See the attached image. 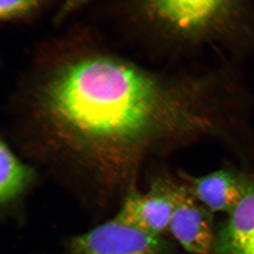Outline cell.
I'll return each instance as SVG.
<instances>
[{"mask_svg":"<svg viewBox=\"0 0 254 254\" xmlns=\"http://www.w3.org/2000/svg\"><path fill=\"white\" fill-rule=\"evenodd\" d=\"M46 95L50 115L78 144L120 165L151 148L222 141L235 109L228 78L208 63L161 73L88 58L64 68Z\"/></svg>","mask_w":254,"mask_h":254,"instance_id":"1","label":"cell"},{"mask_svg":"<svg viewBox=\"0 0 254 254\" xmlns=\"http://www.w3.org/2000/svg\"><path fill=\"white\" fill-rule=\"evenodd\" d=\"M143 11L171 67L198 63L208 51L242 63L254 58V1L151 0Z\"/></svg>","mask_w":254,"mask_h":254,"instance_id":"2","label":"cell"},{"mask_svg":"<svg viewBox=\"0 0 254 254\" xmlns=\"http://www.w3.org/2000/svg\"><path fill=\"white\" fill-rule=\"evenodd\" d=\"M70 254H175L163 236L148 235L116 220L74 237Z\"/></svg>","mask_w":254,"mask_h":254,"instance_id":"3","label":"cell"},{"mask_svg":"<svg viewBox=\"0 0 254 254\" xmlns=\"http://www.w3.org/2000/svg\"><path fill=\"white\" fill-rule=\"evenodd\" d=\"M176 182L158 177L145 193L130 190L115 220L153 236L162 237L169 229Z\"/></svg>","mask_w":254,"mask_h":254,"instance_id":"4","label":"cell"},{"mask_svg":"<svg viewBox=\"0 0 254 254\" xmlns=\"http://www.w3.org/2000/svg\"><path fill=\"white\" fill-rule=\"evenodd\" d=\"M168 230L189 253L213 254L215 232L212 212L195 199L185 184H175Z\"/></svg>","mask_w":254,"mask_h":254,"instance_id":"5","label":"cell"},{"mask_svg":"<svg viewBox=\"0 0 254 254\" xmlns=\"http://www.w3.org/2000/svg\"><path fill=\"white\" fill-rule=\"evenodd\" d=\"M193 197L212 213H232L254 190V178L245 172L223 168L201 177L180 174Z\"/></svg>","mask_w":254,"mask_h":254,"instance_id":"6","label":"cell"},{"mask_svg":"<svg viewBox=\"0 0 254 254\" xmlns=\"http://www.w3.org/2000/svg\"><path fill=\"white\" fill-rule=\"evenodd\" d=\"M213 254H254V190L215 232Z\"/></svg>","mask_w":254,"mask_h":254,"instance_id":"7","label":"cell"},{"mask_svg":"<svg viewBox=\"0 0 254 254\" xmlns=\"http://www.w3.org/2000/svg\"><path fill=\"white\" fill-rule=\"evenodd\" d=\"M34 172L21 163L4 141L0 145V200L1 204L17 198L31 183Z\"/></svg>","mask_w":254,"mask_h":254,"instance_id":"8","label":"cell"},{"mask_svg":"<svg viewBox=\"0 0 254 254\" xmlns=\"http://www.w3.org/2000/svg\"><path fill=\"white\" fill-rule=\"evenodd\" d=\"M36 3L33 1H1L0 14L6 18L14 17L33 9Z\"/></svg>","mask_w":254,"mask_h":254,"instance_id":"9","label":"cell"}]
</instances>
